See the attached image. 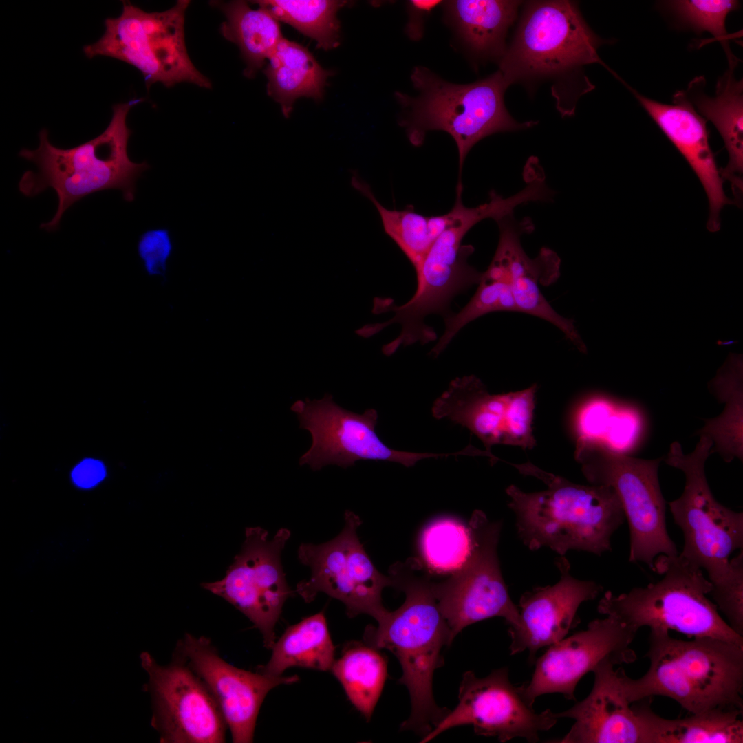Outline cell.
<instances>
[{"instance_id": "obj_1", "label": "cell", "mask_w": 743, "mask_h": 743, "mask_svg": "<svg viewBox=\"0 0 743 743\" xmlns=\"http://www.w3.org/2000/svg\"><path fill=\"white\" fill-rule=\"evenodd\" d=\"M389 574L393 587L405 593V600L397 610L388 611L377 626L366 627L364 642L388 649L398 658L402 671L398 682L407 687L411 703L400 729L423 737L449 711L436 704L432 682L435 671L444 665L442 647L451 644L450 630L422 562L409 558L396 563Z\"/></svg>"}, {"instance_id": "obj_2", "label": "cell", "mask_w": 743, "mask_h": 743, "mask_svg": "<svg viewBox=\"0 0 743 743\" xmlns=\"http://www.w3.org/2000/svg\"><path fill=\"white\" fill-rule=\"evenodd\" d=\"M514 466L547 486L530 493L515 485L506 490L517 534L528 549L546 547L559 556L571 550L599 556L611 550V537L625 519L612 487L575 484L528 463Z\"/></svg>"}, {"instance_id": "obj_3", "label": "cell", "mask_w": 743, "mask_h": 743, "mask_svg": "<svg viewBox=\"0 0 743 743\" xmlns=\"http://www.w3.org/2000/svg\"><path fill=\"white\" fill-rule=\"evenodd\" d=\"M142 100L134 98L114 105L105 131L80 145L58 148L50 142L48 130L42 129L36 149H21L19 156L34 164L37 170L23 174L19 191L31 197L52 188L57 194V210L50 221L41 224V228L56 230L65 211L94 193L116 189L122 191L127 202L134 200L136 181L149 165L129 159L127 144L132 131L127 125V116L132 107Z\"/></svg>"}, {"instance_id": "obj_4", "label": "cell", "mask_w": 743, "mask_h": 743, "mask_svg": "<svg viewBox=\"0 0 743 743\" xmlns=\"http://www.w3.org/2000/svg\"><path fill=\"white\" fill-rule=\"evenodd\" d=\"M645 656L649 667L643 676H624L632 704L658 696L691 714L743 710V646L710 637L677 639L668 631L650 629Z\"/></svg>"}, {"instance_id": "obj_5", "label": "cell", "mask_w": 743, "mask_h": 743, "mask_svg": "<svg viewBox=\"0 0 743 743\" xmlns=\"http://www.w3.org/2000/svg\"><path fill=\"white\" fill-rule=\"evenodd\" d=\"M418 95L412 98L397 92L408 114L402 122L409 141L420 145L429 131L448 133L455 140L459 156V179L471 149L482 139L504 131L530 128L536 124L519 122L507 111L504 94L509 86L499 71L476 82L459 85L440 78L429 69L416 67L411 75Z\"/></svg>"}, {"instance_id": "obj_6", "label": "cell", "mask_w": 743, "mask_h": 743, "mask_svg": "<svg viewBox=\"0 0 743 743\" xmlns=\"http://www.w3.org/2000/svg\"><path fill=\"white\" fill-rule=\"evenodd\" d=\"M654 571L663 577L618 595L606 592L598 603V612L614 617L636 632L648 627L743 646V637L731 629L707 597L712 584L702 569L678 554L659 555L654 561Z\"/></svg>"}, {"instance_id": "obj_7", "label": "cell", "mask_w": 743, "mask_h": 743, "mask_svg": "<svg viewBox=\"0 0 743 743\" xmlns=\"http://www.w3.org/2000/svg\"><path fill=\"white\" fill-rule=\"evenodd\" d=\"M694 450L685 454L681 444L674 442L663 460L682 471L685 477L684 491L669 503L675 523L684 536L680 557L704 569L712 586L726 582L733 572L729 557L743 546V513L720 504L713 497L704 472L711 453L712 440L706 435Z\"/></svg>"}, {"instance_id": "obj_8", "label": "cell", "mask_w": 743, "mask_h": 743, "mask_svg": "<svg viewBox=\"0 0 743 743\" xmlns=\"http://www.w3.org/2000/svg\"><path fill=\"white\" fill-rule=\"evenodd\" d=\"M119 17L105 20V32L95 43L83 47L92 58L104 56L124 61L138 69L146 86L161 83L170 87L186 82L211 89L210 80L192 63L186 47L185 13L189 0H179L164 12H148L122 1Z\"/></svg>"}, {"instance_id": "obj_9", "label": "cell", "mask_w": 743, "mask_h": 743, "mask_svg": "<svg viewBox=\"0 0 743 743\" xmlns=\"http://www.w3.org/2000/svg\"><path fill=\"white\" fill-rule=\"evenodd\" d=\"M574 456L589 482L616 493L629 525L630 562H643L654 571L659 555L678 554L667 530L666 502L658 480L663 458L629 457L596 440L577 443Z\"/></svg>"}, {"instance_id": "obj_10", "label": "cell", "mask_w": 743, "mask_h": 743, "mask_svg": "<svg viewBox=\"0 0 743 743\" xmlns=\"http://www.w3.org/2000/svg\"><path fill=\"white\" fill-rule=\"evenodd\" d=\"M607 42L590 28L573 2L530 1L501 57L499 72L510 85L588 64L607 67L598 54L599 47Z\"/></svg>"}, {"instance_id": "obj_11", "label": "cell", "mask_w": 743, "mask_h": 743, "mask_svg": "<svg viewBox=\"0 0 743 743\" xmlns=\"http://www.w3.org/2000/svg\"><path fill=\"white\" fill-rule=\"evenodd\" d=\"M464 236L457 228L445 229L433 242L416 272L417 289L411 299L402 305H396L391 298L375 297L372 313L392 312L393 316L384 322L363 325L356 330V334L368 338L392 324H400L399 335L382 347L386 356L393 354L402 346L418 342L424 345L435 340L436 333L425 324V318L431 314L445 317L450 313L449 309L453 298L478 284L482 276V272L468 262L474 248L471 245H462Z\"/></svg>"}, {"instance_id": "obj_12", "label": "cell", "mask_w": 743, "mask_h": 743, "mask_svg": "<svg viewBox=\"0 0 743 743\" xmlns=\"http://www.w3.org/2000/svg\"><path fill=\"white\" fill-rule=\"evenodd\" d=\"M468 524L473 538L468 559L446 579L432 581L451 643L466 627L492 617L504 618L510 626L508 632L521 626L519 611L510 599L499 566L497 546L502 523L489 520L484 512L476 510Z\"/></svg>"}, {"instance_id": "obj_13", "label": "cell", "mask_w": 743, "mask_h": 743, "mask_svg": "<svg viewBox=\"0 0 743 743\" xmlns=\"http://www.w3.org/2000/svg\"><path fill=\"white\" fill-rule=\"evenodd\" d=\"M344 520L341 532L330 541L299 546L298 559L310 568L311 575L297 584L296 592L307 603L323 592L341 601L348 617L365 614L378 621L388 612L382 592L393 587L394 581L389 574L377 570L360 543L357 534L360 517L347 510Z\"/></svg>"}, {"instance_id": "obj_14", "label": "cell", "mask_w": 743, "mask_h": 743, "mask_svg": "<svg viewBox=\"0 0 743 743\" xmlns=\"http://www.w3.org/2000/svg\"><path fill=\"white\" fill-rule=\"evenodd\" d=\"M290 531L280 528L269 538L266 530L248 527L240 552L224 577L202 587L224 599L244 614L261 632L264 646L275 643V625L292 591L287 583L281 552Z\"/></svg>"}, {"instance_id": "obj_15", "label": "cell", "mask_w": 743, "mask_h": 743, "mask_svg": "<svg viewBox=\"0 0 743 743\" xmlns=\"http://www.w3.org/2000/svg\"><path fill=\"white\" fill-rule=\"evenodd\" d=\"M290 409L297 415L299 428L308 430L312 438L299 464H308L314 471L327 464L345 469L360 460L392 462L411 467L423 459L451 455L402 451L388 446L376 433V409L356 413L338 406L328 394L321 400H297Z\"/></svg>"}, {"instance_id": "obj_16", "label": "cell", "mask_w": 743, "mask_h": 743, "mask_svg": "<svg viewBox=\"0 0 743 743\" xmlns=\"http://www.w3.org/2000/svg\"><path fill=\"white\" fill-rule=\"evenodd\" d=\"M458 704L420 742H429L455 726L471 725L476 735L496 737L501 742L515 737L537 742L539 735L553 727L558 718L550 709L537 713L526 699L521 686L513 685L508 669L493 670L484 678L472 671L462 675Z\"/></svg>"}, {"instance_id": "obj_17", "label": "cell", "mask_w": 743, "mask_h": 743, "mask_svg": "<svg viewBox=\"0 0 743 743\" xmlns=\"http://www.w3.org/2000/svg\"><path fill=\"white\" fill-rule=\"evenodd\" d=\"M153 698L152 724L163 743H222L228 729L214 698L181 658L165 665L141 655Z\"/></svg>"}, {"instance_id": "obj_18", "label": "cell", "mask_w": 743, "mask_h": 743, "mask_svg": "<svg viewBox=\"0 0 743 743\" xmlns=\"http://www.w3.org/2000/svg\"><path fill=\"white\" fill-rule=\"evenodd\" d=\"M636 633L611 616L592 621L586 629L550 645L535 660L531 680L521 685L524 697L532 705L546 693H559L575 700L579 680L603 660L616 665L636 660L630 645Z\"/></svg>"}, {"instance_id": "obj_19", "label": "cell", "mask_w": 743, "mask_h": 743, "mask_svg": "<svg viewBox=\"0 0 743 743\" xmlns=\"http://www.w3.org/2000/svg\"><path fill=\"white\" fill-rule=\"evenodd\" d=\"M174 656L184 660L205 684L234 743L253 742L259 709L271 689L299 680L297 676H274L238 668L222 658L210 639L189 633L177 642Z\"/></svg>"}, {"instance_id": "obj_20", "label": "cell", "mask_w": 743, "mask_h": 743, "mask_svg": "<svg viewBox=\"0 0 743 743\" xmlns=\"http://www.w3.org/2000/svg\"><path fill=\"white\" fill-rule=\"evenodd\" d=\"M499 239L491 262L510 285L519 312L542 319L560 330L581 352L586 347L574 321L557 312L543 295L541 286L556 281L560 274V259L553 250L543 248L535 258L524 250L521 237L534 230L530 218L517 221L513 215L497 222Z\"/></svg>"}, {"instance_id": "obj_21", "label": "cell", "mask_w": 743, "mask_h": 743, "mask_svg": "<svg viewBox=\"0 0 743 743\" xmlns=\"http://www.w3.org/2000/svg\"><path fill=\"white\" fill-rule=\"evenodd\" d=\"M555 564L560 572L559 581L533 588L521 596V626L509 632L510 655L528 650L530 664L535 663L539 649L560 641L577 626L579 622L577 612L581 604L594 600L603 590L594 581L574 577L564 556H559Z\"/></svg>"}, {"instance_id": "obj_22", "label": "cell", "mask_w": 743, "mask_h": 743, "mask_svg": "<svg viewBox=\"0 0 743 743\" xmlns=\"http://www.w3.org/2000/svg\"><path fill=\"white\" fill-rule=\"evenodd\" d=\"M605 659L592 671L594 680L588 696L556 717L574 720L557 743H643L640 718L629 702L624 682L625 672Z\"/></svg>"}, {"instance_id": "obj_23", "label": "cell", "mask_w": 743, "mask_h": 743, "mask_svg": "<svg viewBox=\"0 0 743 743\" xmlns=\"http://www.w3.org/2000/svg\"><path fill=\"white\" fill-rule=\"evenodd\" d=\"M628 88L698 176L709 202L707 228L711 232L719 230L720 211L731 202L724 193V180L709 144L707 120L678 92L672 104H665Z\"/></svg>"}, {"instance_id": "obj_24", "label": "cell", "mask_w": 743, "mask_h": 743, "mask_svg": "<svg viewBox=\"0 0 743 743\" xmlns=\"http://www.w3.org/2000/svg\"><path fill=\"white\" fill-rule=\"evenodd\" d=\"M735 69L729 66L718 79L713 96L706 94V80L701 76L693 78L685 90L677 92L699 115L711 121L722 136L729 162L720 169V173L731 182L733 193L740 201L743 186V80L735 78Z\"/></svg>"}, {"instance_id": "obj_25", "label": "cell", "mask_w": 743, "mask_h": 743, "mask_svg": "<svg viewBox=\"0 0 743 743\" xmlns=\"http://www.w3.org/2000/svg\"><path fill=\"white\" fill-rule=\"evenodd\" d=\"M509 393L490 394L474 375L453 380L433 402L432 414L466 427L491 453L495 444L506 443Z\"/></svg>"}, {"instance_id": "obj_26", "label": "cell", "mask_w": 743, "mask_h": 743, "mask_svg": "<svg viewBox=\"0 0 743 743\" xmlns=\"http://www.w3.org/2000/svg\"><path fill=\"white\" fill-rule=\"evenodd\" d=\"M651 698L636 702L643 729V743H742V710L714 709L679 719L653 711Z\"/></svg>"}, {"instance_id": "obj_27", "label": "cell", "mask_w": 743, "mask_h": 743, "mask_svg": "<svg viewBox=\"0 0 743 743\" xmlns=\"http://www.w3.org/2000/svg\"><path fill=\"white\" fill-rule=\"evenodd\" d=\"M264 73L268 94L281 105L286 118L298 98L321 99L331 74L321 67L306 47L284 38L269 58Z\"/></svg>"}, {"instance_id": "obj_28", "label": "cell", "mask_w": 743, "mask_h": 743, "mask_svg": "<svg viewBox=\"0 0 743 743\" xmlns=\"http://www.w3.org/2000/svg\"><path fill=\"white\" fill-rule=\"evenodd\" d=\"M521 1L454 0L444 2L447 17L475 54L497 57L506 50L505 37Z\"/></svg>"}, {"instance_id": "obj_29", "label": "cell", "mask_w": 743, "mask_h": 743, "mask_svg": "<svg viewBox=\"0 0 743 743\" xmlns=\"http://www.w3.org/2000/svg\"><path fill=\"white\" fill-rule=\"evenodd\" d=\"M334 652L325 614L320 612L289 626L273 645L269 661L257 671L280 676L292 667L328 671Z\"/></svg>"}, {"instance_id": "obj_30", "label": "cell", "mask_w": 743, "mask_h": 743, "mask_svg": "<svg viewBox=\"0 0 743 743\" xmlns=\"http://www.w3.org/2000/svg\"><path fill=\"white\" fill-rule=\"evenodd\" d=\"M711 394L724 403L723 411L718 417L704 420V425L697 434L709 437L713 442L712 452H717L726 462L743 457V395L742 362L740 356L733 354L719 369L709 383Z\"/></svg>"}, {"instance_id": "obj_31", "label": "cell", "mask_w": 743, "mask_h": 743, "mask_svg": "<svg viewBox=\"0 0 743 743\" xmlns=\"http://www.w3.org/2000/svg\"><path fill=\"white\" fill-rule=\"evenodd\" d=\"M226 17L220 32L240 49L246 63L244 74L252 77L283 39L278 21L263 8H251L244 1H216Z\"/></svg>"}, {"instance_id": "obj_32", "label": "cell", "mask_w": 743, "mask_h": 743, "mask_svg": "<svg viewBox=\"0 0 743 743\" xmlns=\"http://www.w3.org/2000/svg\"><path fill=\"white\" fill-rule=\"evenodd\" d=\"M378 650L365 642H350L331 668L351 703L367 722L387 676V660Z\"/></svg>"}, {"instance_id": "obj_33", "label": "cell", "mask_w": 743, "mask_h": 743, "mask_svg": "<svg viewBox=\"0 0 743 743\" xmlns=\"http://www.w3.org/2000/svg\"><path fill=\"white\" fill-rule=\"evenodd\" d=\"M277 21L286 23L327 50L338 45L340 24L336 12L346 1L331 0L255 1Z\"/></svg>"}, {"instance_id": "obj_34", "label": "cell", "mask_w": 743, "mask_h": 743, "mask_svg": "<svg viewBox=\"0 0 743 743\" xmlns=\"http://www.w3.org/2000/svg\"><path fill=\"white\" fill-rule=\"evenodd\" d=\"M351 184L375 206L385 233L400 248L417 272L435 241L430 229L429 217L416 212L413 207L400 211L385 208L376 199L368 183L356 171H352Z\"/></svg>"}, {"instance_id": "obj_35", "label": "cell", "mask_w": 743, "mask_h": 743, "mask_svg": "<svg viewBox=\"0 0 743 743\" xmlns=\"http://www.w3.org/2000/svg\"><path fill=\"white\" fill-rule=\"evenodd\" d=\"M472 544L469 524L452 517H442L426 526L420 535L422 563L433 572L451 575L466 561Z\"/></svg>"}, {"instance_id": "obj_36", "label": "cell", "mask_w": 743, "mask_h": 743, "mask_svg": "<svg viewBox=\"0 0 743 743\" xmlns=\"http://www.w3.org/2000/svg\"><path fill=\"white\" fill-rule=\"evenodd\" d=\"M476 292L457 313H449L444 319L445 329L431 350L438 357L464 326L488 313L499 311L518 312L510 285L505 277L489 265L482 272Z\"/></svg>"}, {"instance_id": "obj_37", "label": "cell", "mask_w": 743, "mask_h": 743, "mask_svg": "<svg viewBox=\"0 0 743 743\" xmlns=\"http://www.w3.org/2000/svg\"><path fill=\"white\" fill-rule=\"evenodd\" d=\"M666 8L680 23L696 33L707 32L723 47L729 65L737 66L740 60L729 45L726 29L728 14L740 8L735 0H674L664 1Z\"/></svg>"}, {"instance_id": "obj_38", "label": "cell", "mask_w": 743, "mask_h": 743, "mask_svg": "<svg viewBox=\"0 0 743 743\" xmlns=\"http://www.w3.org/2000/svg\"><path fill=\"white\" fill-rule=\"evenodd\" d=\"M537 385L509 392L508 420L506 444L532 449L535 445L532 420L535 408Z\"/></svg>"}, {"instance_id": "obj_39", "label": "cell", "mask_w": 743, "mask_h": 743, "mask_svg": "<svg viewBox=\"0 0 743 743\" xmlns=\"http://www.w3.org/2000/svg\"><path fill=\"white\" fill-rule=\"evenodd\" d=\"M735 566L730 579L709 593L718 610L727 618V623L743 637V552L735 557Z\"/></svg>"}, {"instance_id": "obj_40", "label": "cell", "mask_w": 743, "mask_h": 743, "mask_svg": "<svg viewBox=\"0 0 743 743\" xmlns=\"http://www.w3.org/2000/svg\"><path fill=\"white\" fill-rule=\"evenodd\" d=\"M173 249L169 233L165 228L149 230L140 237L138 252L149 275L165 278L166 260Z\"/></svg>"}, {"instance_id": "obj_41", "label": "cell", "mask_w": 743, "mask_h": 743, "mask_svg": "<svg viewBox=\"0 0 743 743\" xmlns=\"http://www.w3.org/2000/svg\"><path fill=\"white\" fill-rule=\"evenodd\" d=\"M440 3V1L436 0H411L407 2L409 21L405 32L411 40L418 41L421 39L426 16Z\"/></svg>"}, {"instance_id": "obj_42", "label": "cell", "mask_w": 743, "mask_h": 743, "mask_svg": "<svg viewBox=\"0 0 743 743\" xmlns=\"http://www.w3.org/2000/svg\"><path fill=\"white\" fill-rule=\"evenodd\" d=\"M72 476L74 482L78 486L83 488H90L104 478L105 469L100 461L86 459L74 468Z\"/></svg>"}]
</instances>
